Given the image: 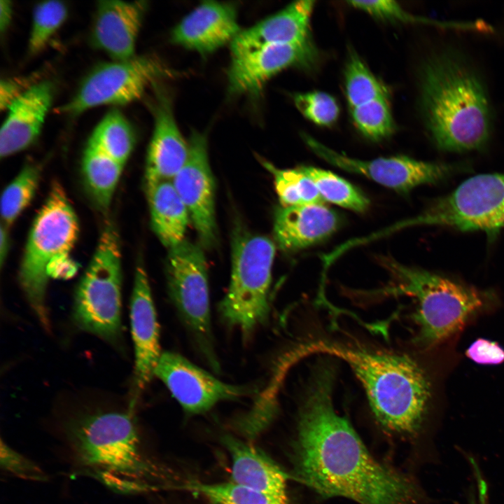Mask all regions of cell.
Returning a JSON list of instances; mask_svg holds the SVG:
<instances>
[{
    "label": "cell",
    "instance_id": "4316f807",
    "mask_svg": "<svg viewBox=\"0 0 504 504\" xmlns=\"http://www.w3.org/2000/svg\"><path fill=\"white\" fill-rule=\"evenodd\" d=\"M262 162L274 177L282 206L323 204V199L315 183L300 168L280 169L269 162Z\"/></svg>",
    "mask_w": 504,
    "mask_h": 504
},
{
    "label": "cell",
    "instance_id": "2e32d148",
    "mask_svg": "<svg viewBox=\"0 0 504 504\" xmlns=\"http://www.w3.org/2000/svg\"><path fill=\"white\" fill-rule=\"evenodd\" d=\"M241 31L234 5L206 1L175 27L171 40L185 48L207 54L230 45Z\"/></svg>",
    "mask_w": 504,
    "mask_h": 504
},
{
    "label": "cell",
    "instance_id": "ab89813d",
    "mask_svg": "<svg viewBox=\"0 0 504 504\" xmlns=\"http://www.w3.org/2000/svg\"><path fill=\"white\" fill-rule=\"evenodd\" d=\"M0 234V263L2 266L6 258L9 248L8 227L3 223L1 224Z\"/></svg>",
    "mask_w": 504,
    "mask_h": 504
},
{
    "label": "cell",
    "instance_id": "5bb4252c",
    "mask_svg": "<svg viewBox=\"0 0 504 504\" xmlns=\"http://www.w3.org/2000/svg\"><path fill=\"white\" fill-rule=\"evenodd\" d=\"M189 155L172 181L185 204L202 244L211 247L216 241L215 185L209 165L207 140L193 132L188 140Z\"/></svg>",
    "mask_w": 504,
    "mask_h": 504
},
{
    "label": "cell",
    "instance_id": "d590c367",
    "mask_svg": "<svg viewBox=\"0 0 504 504\" xmlns=\"http://www.w3.org/2000/svg\"><path fill=\"white\" fill-rule=\"evenodd\" d=\"M0 465L6 473L24 480L45 482L48 474L36 463L1 440Z\"/></svg>",
    "mask_w": 504,
    "mask_h": 504
},
{
    "label": "cell",
    "instance_id": "603a6c76",
    "mask_svg": "<svg viewBox=\"0 0 504 504\" xmlns=\"http://www.w3.org/2000/svg\"><path fill=\"white\" fill-rule=\"evenodd\" d=\"M222 442L232 461V482L270 494L287 496L290 478L272 459L258 448L230 435Z\"/></svg>",
    "mask_w": 504,
    "mask_h": 504
},
{
    "label": "cell",
    "instance_id": "83f0119b",
    "mask_svg": "<svg viewBox=\"0 0 504 504\" xmlns=\"http://www.w3.org/2000/svg\"><path fill=\"white\" fill-rule=\"evenodd\" d=\"M181 487L220 504H290L288 496L262 492L232 482L211 484L193 481Z\"/></svg>",
    "mask_w": 504,
    "mask_h": 504
},
{
    "label": "cell",
    "instance_id": "b9f144b4",
    "mask_svg": "<svg viewBox=\"0 0 504 504\" xmlns=\"http://www.w3.org/2000/svg\"><path fill=\"white\" fill-rule=\"evenodd\" d=\"M212 503V504H220V503Z\"/></svg>",
    "mask_w": 504,
    "mask_h": 504
},
{
    "label": "cell",
    "instance_id": "7c38bea8",
    "mask_svg": "<svg viewBox=\"0 0 504 504\" xmlns=\"http://www.w3.org/2000/svg\"><path fill=\"white\" fill-rule=\"evenodd\" d=\"M303 139L316 155L330 164L365 176L398 192H407L419 185L438 182L458 168L451 164L418 161L406 156L361 160L339 153L309 135H303Z\"/></svg>",
    "mask_w": 504,
    "mask_h": 504
},
{
    "label": "cell",
    "instance_id": "836d02e7",
    "mask_svg": "<svg viewBox=\"0 0 504 504\" xmlns=\"http://www.w3.org/2000/svg\"><path fill=\"white\" fill-rule=\"evenodd\" d=\"M68 10L64 2L46 1L34 8L29 39V50L36 54L42 50L66 18Z\"/></svg>",
    "mask_w": 504,
    "mask_h": 504
},
{
    "label": "cell",
    "instance_id": "44dd1931",
    "mask_svg": "<svg viewBox=\"0 0 504 504\" xmlns=\"http://www.w3.org/2000/svg\"><path fill=\"white\" fill-rule=\"evenodd\" d=\"M53 87L50 82L31 85L7 108L0 132V156L7 158L24 150L36 139L50 107Z\"/></svg>",
    "mask_w": 504,
    "mask_h": 504
},
{
    "label": "cell",
    "instance_id": "1f68e13d",
    "mask_svg": "<svg viewBox=\"0 0 504 504\" xmlns=\"http://www.w3.org/2000/svg\"><path fill=\"white\" fill-rule=\"evenodd\" d=\"M350 113L356 128L371 140L385 139L393 132L394 121L388 96L353 108Z\"/></svg>",
    "mask_w": 504,
    "mask_h": 504
},
{
    "label": "cell",
    "instance_id": "e0dca14e",
    "mask_svg": "<svg viewBox=\"0 0 504 504\" xmlns=\"http://www.w3.org/2000/svg\"><path fill=\"white\" fill-rule=\"evenodd\" d=\"M130 321L134 345V383L139 391L153 377L162 355L160 329L146 270L136 267L130 302Z\"/></svg>",
    "mask_w": 504,
    "mask_h": 504
},
{
    "label": "cell",
    "instance_id": "8d00e7d4",
    "mask_svg": "<svg viewBox=\"0 0 504 504\" xmlns=\"http://www.w3.org/2000/svg\"><path fill=\"white\" fill-rule=\"evenodd\" d=\"M465 354L478 364L497 365L504 362V349L498 342L485 339H477Z\"/></svg>",
    "mask_w": 504,
    "mask_h": 504
},
{
    "label": "cell",
    "instance_id": "f1b7e54d",
    "mask_svg": "<svg viewBox=\"0 0 504 504\" xmlns=\"http://www.w3.org/2000/svg\"><path fill=\"white\" fill-rule=\"evenodd\" d=\"M41 176L38 164L27 163L4 189L1 198V223L9 227L31 202Z\"/></svg>",
    "mask_w": 504,
    "mask_h": 504
},
{
    "label": "cell",
    "instance_id": "4dcf8cb0",
    "mask_svg": "<svg viewBox=\"0 0 504 504\" xmlns=\"http://www.w3.org/2000/svg\"><path fill=\"white\" fill-rule=\"evenodd\" d=\"M344 86L349 109L388 96L384 85L354 52L351 53L346 62Z\"/></svg>",
    "mask_w": 504,
    "mask_h": 504
},
{
    "label": "cell",
    "instance_id": "5b68a950",
    "mask_svg": "<svg viewBox=\"0 0 504 504\" xmlns=\"http://www.w3.org/2000/svg\"><path fill=\"white\" fill-rule=\"evenodd\" d=\"M78 232L76 212L62 185L55 182L31 227L19 272L29 303L47 329L50 323L45 295L48 279H67L75 274L76 267L69 254Z\"/></svg>",
    "mask_w": 504,
    "mask_h": 504
},
{
    "label": "cell",
    "instance_id": "74e56055",
    "mask_svg": "<svg viewBox=\"0 0 504 504\" xmlns=\"http://www.w3.org/2000/svg\"><path fill=\"white\" fill-rule=\"evenodd\" d=\"M29 86L22 84L19 79H2L0 83L1 109H7Z\"/></svg>",
    "mask_w": 504,
    "mask_h": 504
},
{
    "label": "cell",
    "instance_id": "8992f818",
    "mask_svg": "<svg viewBox=\"0 0 504 504\" xmlns=\"http://www.w3.org/2000/svg\"><path fill=\"white\" fill-rule=\"evenodd\" d=\"M380 262L393 279L382 293L408 295L417 302L414 318L419 326V341L424 346L436 344L459 330L482 305V294L472 288L389 258Z\"/></svg>",
    "mask_w": 504,
    "mask_h": 504
},
{
    "label": "cell",
    "instance_id": "d6986e66",
    "mask_svg": "<svg viewBox=\"0 0 504 504\" xmlns=\"http://www.w3.org/2000/svg\"><path fill=\"white\" fill-rule=\"evenodd\" d=\"M145 1H100L97 5L92 41L115 61L134 57Z\"/></svg>",
    "mask_w": 504,
    "mask_h": 504
},
{
    "label": "cell",
    "instance_id": "ba28073f",
    "mask_svg": "<svg viewBox=\"0 0 504 504\" xmlns=\"http://www.w3.org/2000/svg\"><path fill=\"white\" fill-rule=\"evenodd\" d=\"M121 250L117 230L103 229L92 260L76 290L73 316L82 330L108 342L121 331Z\"/></svg>",
    "mask_w": 504,
    "mask_h": 504
},
{
    "label": "cell",
    "instance_id": "6da1fadb",
    "mask_svg": "<svg viewBox=\"0 0 504 504\" xmlns=\"http://www.w3.org/2000/svg\"><path fill=\"white\" fill-rule=\"evenodd\" d=\"M334 370L314 371L299 414L294 461L297 479L323 497L359 504H418L416 485L379 463L349 421L334 409Z\"/></svg>",
    "mask_w": 504,
    "mask_h": 504
},
{
    "label": "cell",
    "instance_id": "3957f363",
    "mask_svg": "<svg viewBox=\"0 0 504 504\" xmlns=\"http://www.w3.org/2000/svg\"><path fill=\"white\" fill-rule=\"evenodd\" d=\"M420 108L431 139L441 150L464 152L489 140L492 115L479 75L458 52L444 50L424 64Z\"/></svg>",
    "mask_w": 504,
    "mask_h": 504
},
{
    "label": "cell",
    "instance_id": "9c48e42d",
    "mask_svg": "<svg viewBox=\"0 0 504 504\" xmlns=\"http://www.w3.org/2000/svg\"><path fill=\"white\" fill-rule=\"evenodd\" d=\"M430 225L461 231L480 230L494 239L504 226V174H483L461 183L425 211L389 227L395 230Z\"/></svg>",
    "mask_w": 504,
    "mask_h": 504
},
{
    "label": "cell",
    "instance_id": "e575fe53",
    "mask_svg": "<svg viewBox=\"0 0 504 504\" xmlns=\"http://www.w3.org/2000/svg\"><path fill=\"white\" fill-rule=\"evenodd\" d=\"M293 102L309 120L320 126H330L337 120L340 108L331 95L320 91L297 93Z\"/></svg>",
    "mask_w": 504,
    "mask_h": 504
},
{
    "label": "cell",
    "instance_id": "cb8c5ba5",
    "mask_svg": "<svg viewBox=\"0 0 504 504\" xmlns=\"http://www.w3.org/2000/svg\"><path fill=\"white\" fill-rule=\"evenodd\" d=\"M152 227L169 249L185 240L190 216L172 181L146 186Z\"/></svg>",
    "mask_w": 504,
    "mask_h": 504
},
{
    "label": "cell",
    "instance_id": "7402d4cb",
    "mask_svg": "<svg viewBox=\"0 0 504 504\" xmlns=\"http://www.w3.org/2000/svg\"><path fill=\"white\" fill-rule=\"evenodd\" d=\"M338 225L337 215L323 204L281 206L274 215V239L283 251H297L327 238Z\"/></svg>",
    "mask_w": 504,
    "mask_h": 504
},
{
    "label": "cell",
    "instance_id": "8fae6325",
    "mask_svg": "<svg viewBox=\"0 0 504 504\" xmlns=\"http://www.w3.org/2000/svg\"><path fill=\"white\" fill-rule=\"evenodd\" d=\"M172 75L173 71L150 56L104 63L85 78L75 95L59 111L78 115L102 105H124L139 99L158 80Z\"/></svg>",
    "mask_w": 504,
    "mask_h": 504
},
{
    "label": "cell",
    "instance_id": "9a60e30c",
    "mask_svg": "<svg viewBox=\"0 0 504 504\" xmlns=\"http://www.w3.org/2000/svg\"><path fill=\"white\" fill-rule=\"evenodd\" d=\"M317 56L312 41L272 45L231 56L228 91L234 95L257 94L267 81L288 67H312Z\"/></svg>",
    "mask_w": 504,
    "mask_h": 504
},
{
    "label": "cell",
    "instance_id": "f546056e",
    "mask_svg": "<svg viewBox=\"0 0 504 504\" xmlns=\"http://www.w3.org/2000/svg\"><path fill=\"white\" fill-rule=\"evenodd\" d=\"M315 183L323 200L342 207L362 212L369 200L354 186L333 173L316 167H299Z\"/></svg>",
    "mask_w": 504,
    "mask_h": 504
},
{
    "label": "cell",
    "instance_id": "f35d334b",
    "mask_svg": "<svg viewBox=\"0 0 504 504\" xmlns=\"http://www.w3.org/2000/svg\"><path fill=\"white\" fill-rule=\"evenodd\" d=\"M13 6L8 0L0 1V30L4 33L8 27L12 18Z\"/></svg>",
    "mask_w": 504,
    "mask_h": 504
},
{
    "label": "cell",
    "instance_id": "277c9868",
    "mask_svg": "<svg viewBox=\"0 0 504 504\" xmlns=\"http://www.w3.org/2000/svg\"><path fill=\"white\" fill-rule=\"evenodd\" d=\"M296 354H323L343 360L363 385L382 427L400 434H414L419 429L430 396V384L424 370L408 356L328 341L303 344Z\"/></svg>",
    "mask_w": 504,
    "mask_h": 504
},
{
    "label": "cell",
    "instance_id": "4fadbf2b",
    "mask_svg": "<svg viewBox=\"0 0 504 504\" xmlns=\"http://www.w3.org/2000/svg\"><path fill=\"white\" fill-rule=\"evenodd\" d=\"M186 412L200 414L219 402L248 396L245 386L223 382L183 356L164 351L154 372Z\"/></svg>",
    "mask_w": 504,
    "mask_h": 504
},
{
    "label": "cell",
    "instance_id": "7a4b0ae2",
    "mask_svg": "<svg viewBox=\"0 0 504 504\" xmlns=\"http://www.w3.org/2000/svg\"><path fill=\"white\" fill-rule=\"evenodd\" d=\"M133 408L71 417L61 426L62 447L74 476L92 478L114 492L158 491L165 470L144 449Z\"/></svg>",
    "mask_w": 504,
    "mask_h": 504
},
{
    "label": "cell",
    "instance_id": "30bf717a",
    "mask_svg": "<svg viewBox=\"0 0 504 504\" xmlns=\"http://www.w3.org/2000/svg\"><path fill=\"white\" fill-rule=\"evenodd\" d=\"M167 277L169 293L180 317L209 365L218 370L213 345L207 264L202 247L185 239L169 249Z\"/></svg>",
    "mask_w": 504,
    "mask_h": 504
},
{
    "label": "cell",
    "instance_id": "484cf974",
    "mask_svg": "<svg viewBox=\"0 0 504 504\" xmlns=\"http://www.w3.org/2000/svg\"><path fill=\"white\" fill-rule=\"evenodd\" d=\"M88 143L125 164L134 147V132L124 115L113 109L96 126Z\"/></svg>",
    "mask_w": 504,
    "mask_h": 504
},
{
    "label": "cell",
    "instance_id": "d4e9b609",
    "mask_svg": "<svg viewBox=\"0 0 504 504\" xmlns=\"http://www.w3.org/2000/svg\"><path fill=\"white\" fill-rule=\"evenodd\" d=\"M123 167V164L88 143L83 156V174L93 200L103 211L110 206Z\"/></svg>",
    "mask_w": 504,
    "mask_h": 504
},
{
    "label": "cell",
    "instance_id": "60d3db41",
    "mask_svg": "<svg viewBox=\"0 0 504 504\" xmlns=\"http://www.w3.org/2000/svg\"><path fill=\"white\" fill-rule=\"evenodd\" d=\"M470 504H475L474 501L471 502Z\"/></svg>",
    "mask_w": 504,
    "mask_h": 504
},
{
    "label": "cell",
    "instance_id": "52a82bcc",
    "mask_svg": "<svg viewBox=\"0 0 504 504\" xmlns=\"http://www.w3.org/2000/svg\"><path fill=\"white\" fill-rule=\"evenodd\" d=\"M232 248L230 282L219 312L226 323L247 335L269 317L275 245L267 237L239 230Z\"/></svg>",
    "mask_w": 504,
    "mask_h": 504
},
{
    "label": "cell",
    "instance_id": "ac0fdd59",
    "mask_svg": "<svg viewBox=\"0 0 504 504\" xmlns=\"http://www.w3.org/2000/svg\"><path fill=\"white\" fill-rule=\"evenodd\" d=\"M154 128L146 165V185L172 181L186 164L188 141L176 122L172 101L162 91L157 92L153 105Z\"/></svg>",
    "mask_w": 504,
    "mask_h": 504
},
{
    "label": "cell",
    "instance_id": "d6a6232c",
    "mask_svg": "<svg viewBox=\"0 0 504 504\" xmlns=\"http://www.w3.org/2000/svg\"><path fill=\"white\" fill-rule=\"evenodd\" d=\"M348 4L369 15L384 20L430 24L445 28L478 31L477 22H447L415 16L405 10L397 2L390 0L349 1Z\"/></svg>",
    "mask_w": 504,
    "mask_h": 504
},
{
    "label": "cell",
    "instance_id": "ffe728a7",
    "mask_svg": "<svg viewBox=\"0 0 504 504\" xmlns=\"http://www.w3.org/2000/svg\"><path fill=\"white\" fill-rule=\"evenodd\" d=\"M314 1H295L252 27L241 30L230 44L231 56L278 44L303 43L310 39Z\"/></svg>",
    "mask_w": 504,
    "mask_h": 504
}]
</instances>
